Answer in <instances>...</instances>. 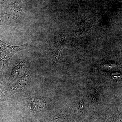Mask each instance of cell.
Wrapping results in <instances>:
<instances>
[{"instance_id":"3957f363","label":"cell","mask_w":122,"mask_h":122,"mask_svg":"<svg viewBox=\"0 0 122 122\" xmlns=\"http://www.w3.org/2000/svg\"><path fill=\"white\" fill-rule=\"evenodd\" d=\"M66 40L65 37H61L56 38L51 47V51L54 58V63H57L62 51L65 47Z\"/></svg>"},{"instance_id":"5b68a950","label":"cell","mask_w":122,"mask_h":122,"mask_svg":"<svg viewBox=\"0 0 122 122\" xmlns=\"http://www.w3.org/2000/svg\"><path fill=\"white\" fill-rule=\"evenodd\" d=\"M9 12L12 17L14 18H17L22 16L25 12L21 0H15L13 4L10 5Z\"/></svg>"},{"instance_id":"7c38bea8","label":"cell","mask_w":122,"mask_h":122,"mask_svg":"<svg viewBox=\"0 0 122 122\" xmlns=\"http://www.w3.org/2000/svg\"><path fill=\"white\" fill-rule=\"evenodd\" d=\"M5 18V15L0 14V27L4 24Z\"/></svg>"},{"instance_id":"277c9868","label":"cell","mask_w":122,"mask_h":122,"mask_svg":"<svg viewBox=\"0 0 122 122\" xmlns=\"http://www.w3.org/2000/svg\"><path fill=\"white\" fill-rule=\"evenodd\" d=\"M29 74L28 71H26L23 76L21 77L15 85L12 87L10 96L14 94L21 92L27 87L30 81Z\"/></svg>"},{"instance_id":"8992f818","label":"cell","mask_w":122,"mask_h":122,"mask_svg":"<svg viewBox=\"0 0 122 122\" xmlns=\"http://www.w3.org/2000/svg\"><path fill=\"white\" fill-rule=\"evenodd\" d=\"M45 102L41 98H32L30 102V109L36 112L41 111L45 106Z\"/></svg>"},{"instance_id":"52a82bcc","label":"cell","mask_w":122,"mask_h":122,"mask_svg":"<svg viewBox=\"0 0 122 122\" xmlns=\"http://www.w3.org/2000/svg\"><path fill=\"white\" fill-rule=\"evenodd\" d=\"M25 62L22 61L17 63L12 70L11 74V80H13L20 76L24 69Z\"/></svg>"},{"instance_id":"ba28073f","label":"cell","mask_w":122,"mask_h":122,"mask_svg":"<svg viewBox=\"0 0 122 122\" xmlns=\"http://www.w3.org/2000/svg\"><path fill=\"white\" fill-rule=\"evenodd\" d=\"M83 102H78L77 103L75 106V112L77 114L81 115V114L82 113L83 110Z\"/></svg>"},{"instance_id":"9c48e42d","label":"cell","mask_w":122,"mask_h":122,"mask_svg":"<svg viewBox=\"0 0 122 122\" xmlns=\"http://www.w3.org/2000/svg\"><path fill=\"white\" fill-rule=\"evenodd\" d=\"M55 122H68L66 116L63 114H59L55 117Z\"/></svg>"},{"instance_id":"30bf717a","label":"cell","mask_w":122,"mask_h":122,"mask_svg":"<svg viewBox=\"0 0 122 122\" xmlns=\"http://www.w3.org/2000/svg\"><path fill=\"white\" fill-rule=\"evenodd\" d=\"M7 97L3 94L0 88V107L2 106L3 102L7 99Z\"/></svg>"},{"instance_id":"8fae6325","label":"cell","mask_w":122,"mask_h":122,"mask_svg":"<svg viewBox=\"0 0 122 122\" xmlns=\"http://www.w3.org/2000/svg\"><path fill=\"white\" fill-rule=\"evenodd\" d=\"M92 99L94 102H98V95L96 91L93 90L92 92Z\"/></svg>"},{"instance_id":"4fadbf2b","label":"cell","mask_w":122,"mask_h":122,"mask_svg":"<svg viewBox=\"0 0 122 122\" xmlns=\"http://www.w3.org/2000/svg\"><path fill=\"white\" fill-rule=\"evenodd\" d=\"M1 0H0V1Z\"/></svg>"},{"instance_id":"7a4b0ae2","label":"cell","mask_w":122,"mask_h":122,"mask_svg":"<svg viewBox=\"0 0 122 122\" xmlns=\"http://www.w3.org/2000/svg\"><path fill=\"white\" fill-rule=\"evenodd\" d=\"M91 28V23L83 13L79 12L78 21L74 31L75 34L81 36L87 35Z\"/></svg>"},{"instance_id":"6da1fadb","label":"cell","mask_w":122,"mask_h":122,"mask_svg":"<svg viewBox=\"0 0 122 122\" xmlns=\"http://www.w3.org/2000/svg\"><path fill=\"white\" fill-rule=\"evenodd\" d=\"M31 47L29 44L18 46L10 45L0 39V61L3 65L6 64L16 53Z\"/></svg>"}]
</instances>
